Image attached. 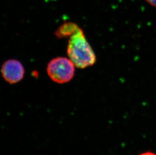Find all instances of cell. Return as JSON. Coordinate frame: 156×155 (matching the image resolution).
Returning a JSON list of instances; mask_svg holds the SVG:
<instances>
[{"instance_id": "obj_2", "label": "cell", "mask_w": 156, "mask_h": 155, "mask_svg": "<svg viewBox=\"0 0 156 155\" xmlns=\"http://www.w3.org/2000/svg\"><path fill=\"white\" fill-rule=\"evenodd\" d=\"M75 65L69 59L58 57L48 64V74L53 81L59 84L66 83L72 80L75 74Z\"/></svg>"}, {"instance_id": "obj_4", "label": "cell", "mask_w": 156, "mask_h": 155, "mask_svg": "<svg viewBox=\"0 0 156 155\" xmlns=\"http://www.w3.org/2000/svg\"><path fill=\"white\" fill-rule=\"evenodd\" d=\"M78 28L79 27L76 24L72 22H68L59 27L55 32V34L57 37L61 38L70 37L76 31Z\"/></svg>"}, {"instance_id": "obj_5", "label": "cell", "mask_w": 156, "mask_h": 155, "mask_svg": "<svg viewBox=\"0 0 156 155\" xmlns=\"http://www.w3.org/2000/svg\"><path fill=\"white\" fill-rule=\"evenodd\" d=\"M146 1L151 5L156 7V0H146Z\"/></svg>"}, {"instance_id": "obj_3", "label": "cell", "mask_w": 156, "mask_h": 155, "mask_svg": "<svg viewBox=\"0 0 156 155\" xmlns=\"http://www.w3.org/2000/svg\"><path fill=\"white\" fill-rule=\"evenodd\" d=\"M1 73L6 82L10 84L17 83L23 78L24 69L16 60H9L4 62L1 67Z\"/></svg>"}, {"instance_id": "obj_6", "label": "cell", "mask_w": 156, "mask_h": 155, "mask_svg": "<svg viewBox=\"0 0 156 155\" xmlns=\"http://www.w3.org/2000/svg\"><path fill=\"white\" fill-rule=\"evenodd\" d=\"M140 155H156V154L151 152H147L144 153Z\"/></svg>"}, {"instance_id": "obj_1", "label": "cell", "mask_w": 156, "mask_h": 155, "mask_svg": "<svg viewBox=\"0 0 156 155\" xmlns=\"http://www.w3.org/2000/svg\"><path fill=\"white\" fill-rule=\"evenodd\" d=\"M67 53L75 67L80 69L93 66L96 61V55L80 27L69 37Z\"/></svg>"}]
</instances>
